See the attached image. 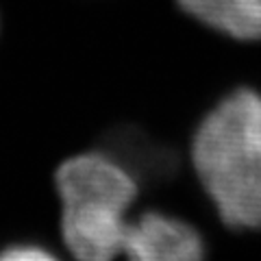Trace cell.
Listing matches in <instances>:
<instances>
[{"mask_svg":"<svg viewBox=\"0 0 261 261\" xmlns=\"http://www.w3.org/2000/svg\"><path fill=\"white\" fill-rule=\"evenodd\" d=\"M178 7L211 31L242 42L261 39V0H176Z\"/></svg>","mask_w":261,"mask_h":261,"instance_id":"obj_4","label":"cell"},{"mask_svg":"<svg viewBox=\"0 0 261 261\" xmlns=\"http://www.w3.org/2000/svg\"><path fill=\"white\" fill-rule=\"evenodd\" d=\"M53 183L65 259L118 261L140 198L135 174L113 154L87 148L57 163Z\"/></svg>","mask_w":261,"mask_h":261,"instance_id":"obj_2","label":"cell"},{"mask_svg":"<svg viewBox=\"0 0 261 261\" xmlns=\"http://www.w3.org/2000/svg\"><path fill=\"white\" fill-rule=\"evenodd\" d=\"M120 257L124 261H205V242L185 220L146 209L130 218Z\"/></svg>","mask_w":261,"mask_h":261,"instance_id":"obj_3","label":"cell"},{"mask_svg":"<svg viewBox=\"0 0 261 261\" xmlns=\"http://www.w3.org/2000/svg\"><path fill=\"white\" fill-rule=\"evenodd\" d=\"M0 261H65V255L42 242H13L0 248Z\"/></svg>","mask_w":261,"mask_h":261,"instance_id":"obj_5","label":"cell"},{"mask_svg":"<svg viewBox=\"0 0 261 261\" xmlns=\"http://www.w3.org/2000/svg\"><path fill=\"white\" fill-rule=\"evenodd\" d=\"M192 166L226 226L261 231V92L235 89L200 120Z\"/></svg>","mask_w":261,"mask_h":261,"instance_id":"obj_1","label":"cell"}]
</instances>
